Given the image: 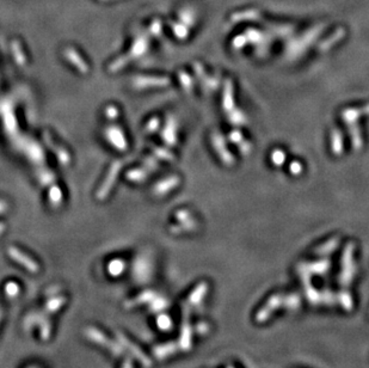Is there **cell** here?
I'll return each instance as SVG.
<instances>
[{"instance_id":"cell-21","label":"cell","mask_w":369,"mask_h":368,"mask_svg":"<svg viewBox=\"0 0 369 368\" xmlns=\"http://www.w3.org/2000/svg\"><path fill=\"white\" fill-rule=\"evenodd\" d=\"M122 368H133V361H132V359L127 357L123 361V364H122Z\"/></svg>"},{"instance_id":"cell-22","label":"cell","mask_w":369,"mask_h":368,"mask_svg":"<svg viewBox=\"0 0 369 368\" xmlns=\"http://www.w3.org/2000/svg\"><path fill=\"white\" fill-rule=\"evenodd\" d=\"M4 231H5V224L0 222V235H1L2 233H4Z\"/></svg>"},{"instance_id":"cell-16","label":"cell","mask_w":369,"mask_h":368,"mask_svg":"<svg viewBox=\"0 0 369 368\" xmlns=\"http://www.w3.org/2000/svg\"><path fill=\"white\" fill-rule=\"evenodd\" d=\"M152 297H153V293L145 292L144 294L139 295V297L135 298L134 300H131V301L126 302V306L127 307H133V306H135V305H137V304H142V302H146V301H148V300L152 299Z\"/></svg>"},{"instance_id":"cell-20","label":"cell","mask_w":369,"mask_h":368,"mask_svg":"<svg viewBox=\"0 0 369 368\" xmlns=\"http://www.w3.org/2000/svg\"><path fill=\"white\" fill-rule=\"evenodd\" d=\"M7 209H9V204H7V202L4 201V200H0V214L5 213Z\"/></svg>"},{"instance_id":"cell-24","label":"cell","mask_w":369,"mask_h":368,"mask_svg":"<svg viewBox=\"0 0 369 368\" xmlns=\"http://www.w3.org/2000/svg\"><path fill=\"white\" fill-rule=\"evenodd\" d=\"M28 368H37V367H35V366H30V367H28Z\"/></svg>"},{"instance_id":"cell-5","label":"cell","mask_w":369,"mask_h":368,"mask_svg":"<svg viewBox=\"0 0 369 368\" xmlns=\"http://www.w3.org/2000/svg\"><path fill=\"white\" fill-rule=\"evenodd\" d=\"M105 138L110 142L111 146H114L118 151H126L127 150L126 138L118 126H109L105 129Z\"/></svg>"},{"instance_id":"cell-18","label":"cell","mask_w":369,"mask_h":368,"mask_svg":"<svg viewBox=\"0 0 369 368\" xmlns=\"http://www.w3.org/2000/svg\"><path fill=\"white\" fill-rule=\"evenodd\" d=\"M105 115L109 120H115L118 116V109L116 108L115 105H109V107L105 109Z\"/></svg>"},{"instance_id":"cell-7","label":"cell","mask_w":369,"mask_h":368,"mask_svg":"<svg viewBox=\"0 0 369 368\" xmlns=\"http://www.w3.org/2000/svg\"><path fill=\"white\" fill-rule=\"evenodd\" d=\"M117 338H118L119 344H121L123 348L128 349V351H131V354L133 355L135 359H137L140 362H142L145 366H150V360H148L147 357L144 355V353H142V351H140L139 349H137L136 347H135L134 344L126 337V336L122 335L121 333H117Z\"/></svg>"},{"instance_id":"cell-12","label":"cell","mask_w":369,"mask_h":368,"mask_svg":"<svg viewBox=\"0 0 369 368\" xmlns=\"http://www.w3.org/2000/svg\"><path fill=\"white\" fill-rule=\"evenodd\" d=\"M124 268H126V263L121 258H115V260L109 262L108 273L111 276H119L124 271Z\"/></svg>"},{"instance_id":"cell-10","label":"cell","mask_w":369,"mask_h":368,"mask_svg":"<svg viewBox=\"0 0 369 368\" xmlns=\"http://www.w3.org/2000/svg\"><path fill=\"white\" fill-rule=\"evenodd\" d=\"M49 315L43 311V316L41 318L40 323H38V329H40V335L42 341H48L49 337H50V333H51V326H50V322H49Z\"/></svg>"},{"instance_id":"cell-2","label":"cell","mask_w":369,"mask_h":368,"mask_svg":"<svg viewBox=\"0 0 369 368\" xmlns=\"http://www.w3.org/2000/svg\"><path fill=\"white\" fill-rule=\"evenodd\" d=\"M145 48H146V45H145V41L144 40H140V38H139V40H136V41H135L134 46L132 47V50L129 51V53L127 54V55L121 56V58L116 59V60L110 65V67H109V71H110V72H117V71H119V69H121L123 66H126V65L128 64L129 61L134 60V59H136L137 56L141 55V54L145 51Z\"/></svg>"},{"instance_id":"cell-15","label":"cell","mask_w":369,"mask_h":368,"mask_svg":"<svg viewBox=\"0 0 369 368\" xmlns=\"http://www.w3.org/2000/svg\"><path fill=\"white\" fill-rule=\"evenodd\" d=\"M4 291H5V294H6L7 297L11 298V299H14V298H16L18 294H19V292H20L19 284H18L17 282H15V281L7 282V284H5Z\"/></svg>"},{"instance_id":"cell-1","label":"cell","mask_w":369,"mask_h":368,"mask_svg":"<svg viewBox=\"0 0 369 368\" xmlns=\"http://www.w3.org/2000/svg\"><path fill=\"white\" fill-rule=\"evenodd\" d=\"M85 336L90 339L93 343L98 344V346L103 347L106 351H110L114 356H121L123 354V347L119 343L111 341L106 337L105 335L96 328H86L85 329Z\"/></svg>"},{"instance_id":"cell-4","label":"cell","mask_w":369,"mask_h":368,"mask_svg":"<svg viewBox=\"0 0 369 368\" xmlns=\"http://www.w3.org/2000/svg\"><path fill=\"white\" fill-rule=\"evenodd\" d=\"M7 252H9V256L12 260L17 262V263L20 264L22 267H24L30 273H37V271L40 270V266L37 264V262H35L33 258L29 257V256L25 255L24 252H22L19 249L15 248V246H10Z\"/></svg>"},{"instance_id":"cell-11","label":"cell","mask_w":369,"mask_h":368,"mask_svg":"<svg viewBox=\"0 0 369 368\" xmlns=\"http://www.w3.org/2000/svg\"><path fill=\"white\" fill-rule=\"evenodd\" d=\"M11 50L12 54H14L16 64L19 65V66H24L27 64V56H25L22 46H20V43L18 41H14L11 43Z\"/></svg>"},{"instance_id":"cell-3","label":"cell","mask_w":369,"mask_h":368,"mask_svg":"<svg viewBox=\"0 0 369 368\" xmlns=\"http://www.w3.org/2000/svg\"><path fill=\"white\" fill-rule=\"evenodd\" d=\"M122 163L121 162H115L111 164L110 169H109L108 175H106L105 180L103 181L102 185L100 186L97 191V199L98 200H104L106 196L110 194L111 188L114 186V184L116 182V178H117L119 171H121Z\"/></svg>"},{"instance_id":"cell-6","label":"cell","mask_w":369,"mask_h":368,"mask_svg":"<svg viewBox=\"0 0 369 368\" xmlns=\"http://www.w3.org/2000/svg\"><path fill=\"white\" fill-rule=\"evenodd\" d=\"M64 55L66 58V60L72 64L80 73L86 74L89 72V65L86 64V61L77 53V50H74L73 48H67L66 50L64 51Z\"/></svg>"},{"instance_id":"cell-8","label":"cell","mask_w":369,"mask_h":368,"mask_svg":"<svg viewBox=\"0 0 369 368\" xmlns=\"http://www.w3.org/2000/svg\"><path fill=\"white\" fill-rule=\"evenodd\" d=\"M43 139H45L46 144L48 145L49 149L55 153L59 162L61 163L62 165H68L69 162H71V157H69L68 152H67L65 149H62V147L56 146V144H54V141L51 140L50 135H49L48 133H46V132H45V134H43Z\"/></svg>"},{"instance_id":"cell-19","label":"cell","mask_w":369,"mask_h":368,"mask_svg":"<svg viewBox=\"0 0 369 368\" xmlns=\"http://www.w3.org/2000/svg\"><path fill=\"white\" fill-rule=\"evenodd\" d=\"M40 180H41V182H42V184H49V182H50V181L53 180V176H51L50 172L46 171V172L41 173V175H40Z\"/></svg>"},{"instance_id":"cell-14","label":"cell","mask_w":369,"mask_h":368,"mask_svg":"<svg viewBox=\"0 0 369 368\" xmlns=\"http://www.w3.org/2000/svg\"><path fill=\"white\" fill-rule=\"evenodd\" d=\"M48 199L50 201V204L53 207H59L62 202V191L58 185H53L49 190Z\"/></svg>"},{"instance_id":"cell-9","label":"cell","mask_w":369,"mask_h":368,"mask_svg":"<svg viewBox=\"0 0 369 368\" xmlns=\"http://www.w3.org/2000/svg\"><path fill=\"white\" fill-rule=\"evenodd\" d=\"M66 298L62 297V295H58V297H53L47 301L45 306V312L47 315H53V313L58 312V311L66 304Z\"/></svg>"},{"instance_id":"cell-13","label":"cell","mask_w":369,"mask_h":368,"mask_svg":"<svg viewBox=\"0 0 369 368\" xmlns=\"http://www.w3.org/2000/svg\"><path fill=\"white\" fill-rule=\"evenodd\" d=\"M2 120H4V124L6 127V129L9 132H15L17 128V122H16V118L14 113H12L11 108H5V111L2 113Z\"/></svg>"},{"instance_id":"cell-23","label":"cell","mask_w":369,"mask_h":368,"mask_svg":"<svg viewBox=\"0 0 369 368\" xmlns=\"http://www.w3.org/2000/svg\"><path fill=\"white\" fill-rule=\"evenodd\" d=\"M1 316H2V312H1V308H0V320H1Z\"/></svg>"},{"instance_id":"cell-17","label":"cell","mask_w":369,"mask_h":368,"mask_svg":"<svg viewBox=\"0 0 369 368\" xmlns=\"http://www.w3.org/2000/svg\"><path fill=\"white\" fill-rule=\"evenodd\" d=\"M144 177H145V172L144 171H140L139 169H135L127 172V178L131 181H134V182H139V181L142 180Z\"/></svg>"}]
</instances>
